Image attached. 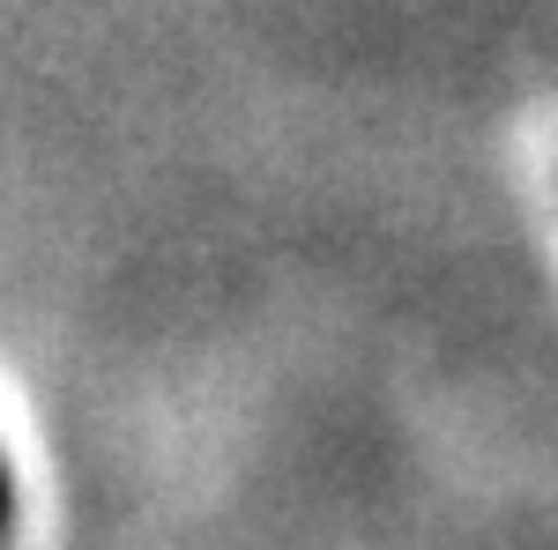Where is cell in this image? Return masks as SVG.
<instances>
[{
    "label": "cell",
    "mask_w": 558,
    "mask_h": 550,
    "mask_svg": "<svg viewBox=\"0 0 558 550\" xmlns=\"http://www.w3.org/2000/svg\"><path fill=\"white\" fill-rule=\"evenodd\" d=\"M15 521V484H8V462H0V528Z\"/></svg>",
    "instance_id": "cell-1"
}]
</instances>
